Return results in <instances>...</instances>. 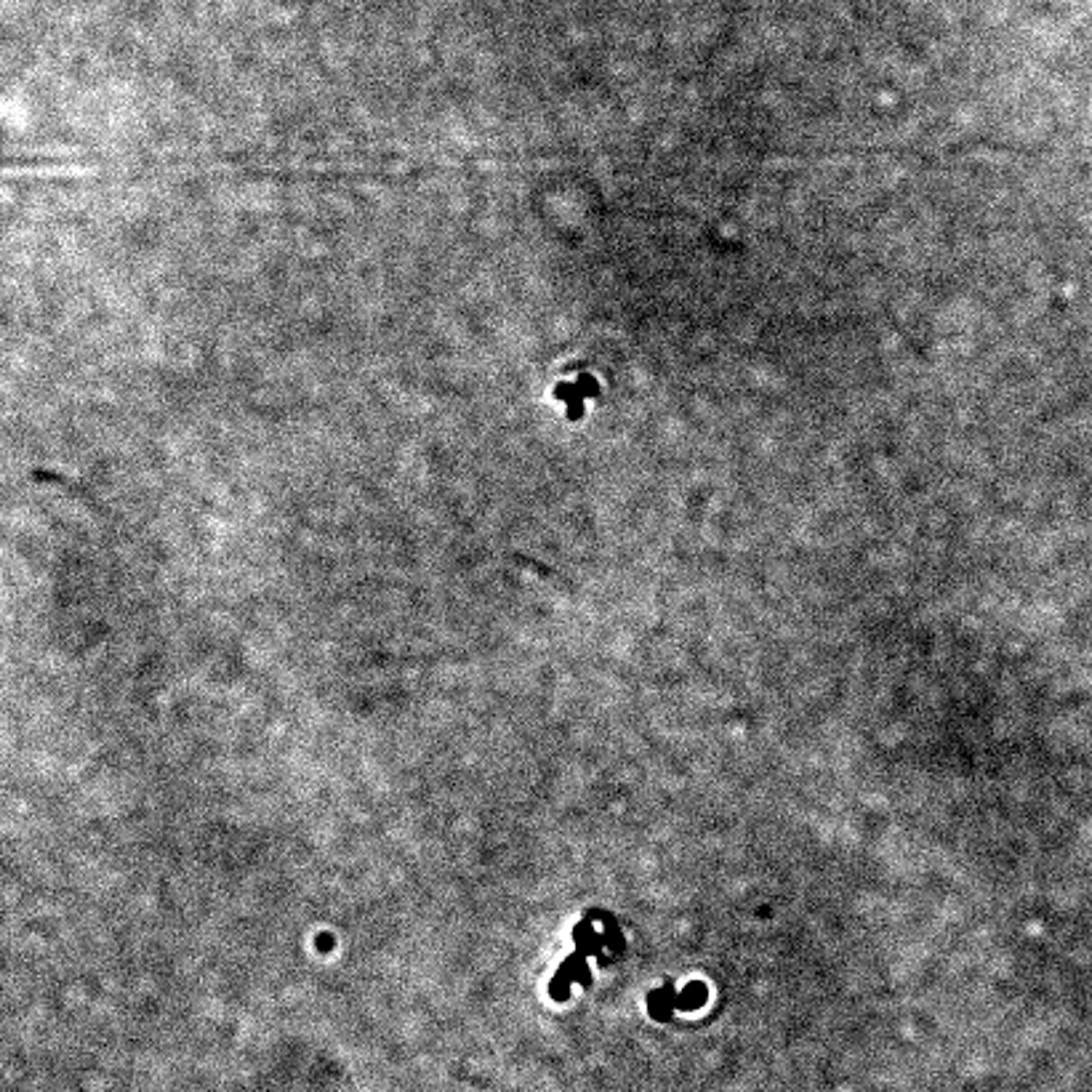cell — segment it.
<instances>
[{
    "instance_id": "6da1fadb",
    "label": "cell",
    "mask_w": 1092,
    "mask_h": 1092,
    "mask_svg": "<svg viewBox=\"0 0 1092 1092\" xmlns=\"http://www.w3.org/2000/svg\"><path fill=\"white\" fill-rule=\"evenodd\" d=\"M704 999H707V988L699 986V983H693L680 999H674V1007H699Z\"/></svg>"
}]
</instances>
